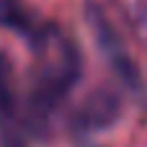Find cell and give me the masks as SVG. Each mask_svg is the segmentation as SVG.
<instances>
[{"instance_id": "6da1fadb", "label": "cell", "mask_w": 147, "mask_h": 147, "mask_svg": "<svg viewBox=\"0 0 147 147\" xmlns=\"http://www.w3.org/2000/svg\"><path fill=\"white\" fill-rule=\"evenodd\" d=\"M28 39L34 65H31V96L23 106V121L26 129H44L49 116L78 85L83 59L75 39L54 23H41Z\"/></svg>"}, {"instance_id": "7a4b0ae2", "label": "cell", "mask_w": 147, "mask_h": 147, "mask_svg": "<svg viewBox=\"0 0 147 147\" xmlns=\"http://www.w3.org/2000/svg\"><path fill=\"white\" fill-rule=\"evenodd\" d=\"M88 21H90L93 36H96L101 52L106 54L109 65L121 75V80H127L129 85H140V72H137V65L129 54V47H127L119 26L111 21V16L106 13V8L98 0L88 3Z\"/></svg>"}, {"instance_id": "3957f363", "label": "cell", "mask_w": 147, "mask_h": 147, "mask_svg": "<svg viewBox=\"0 0 147 147\" xmlns=\"http://www.w3.org/2000/svg\"><path fill=\"white\" fill-rule=\"evenodd\" d=\"M0 124L5 132L13 129L21 132L26 129V121H23V109L18 106V98H16V83H13V72H10V62L5 54H0ZM18 137V134H16Z\"/></svg>"}, {"instance_id": "277c9868", "label": "cell", "mask_w": 147, "mask_h": 147, "mask_svg": "<svg viewBox=\"0 0 147 147\" xmlns=\"http://www.w3.org/2000/svg\"><path fill=\"white\" fill-rule=\"evenodd\" d=\"M116 116H119V98L111 93H98L80 109L78 121L83 129H101L109 127Z\"/></svg>"}, {"instance_id": "5b68a950", "label": "cell", "mask_w": 147, "mask_h": 147, "mask_svg": "<svg viewBox=\"0 0 147 147\" xmlns=\"http://www.w3.org/2000/svg\"><path fill=\"white\" fill-rule=\"evenodd\" d=\"M0 26L31 36L41 23H39L28 10H26L18 0H0Z\"/></svg>"}, {"instance_id": "8992f818", "label": "cell", "mask_w": 147, "mask_h": 147, "mask_svg": "<svg viewBox=\"0 0 147 147\" xmlns=\"http://www.w3.org/2000/svg\"><path fill=\"white\" fill-rule=\"evenodd\" d=\"M137 36H140L142 49H145V54H147V0L142 3V8L137 13Z\"/></svg>"}, {"instance_id": "52a82bcc", "label": "cell", "mask_w": 147, "mask_h": 147, "mask_svg": "<svg viewBox=\"0 0 147 147\" xmlns=\"http://www.w3.org/2000/svg\"><path fill=\"white\" fill-rule=\"evenodd\" d=\"M145 147H147V145H145Z\"/></svg>"}]
</instances>
